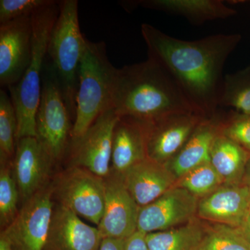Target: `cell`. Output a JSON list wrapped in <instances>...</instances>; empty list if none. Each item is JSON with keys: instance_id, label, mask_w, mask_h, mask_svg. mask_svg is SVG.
<instances>
[{"instance_id": "obj_7", "label": "cell", "mask_w": 250, "mask_h": 250, "mask_svg": "<svg viewBox=\"0 0 250 250\" xmlns=\"http://www.w3.org/2000/svg\"><path fill=\"white\" fill-rule=\"evenodd\" d=\"M54 200L98 225L104 208V179L90 171L67 166L52 178Z\"/></svg>"}, {"instance_id": "obj_26", "label": "cell", "mask_w": 250, "mask_h": 250, "mask_svg": "<svg viewBox=\"0 0 250 250\" xmlns=\"http://www.w3.org/2000/svg\"><path fill=\"white\" fill-rule=\"evenodd\" d=\"M224 185L210 162L198 166L177 180V187L183 188L200 200Z\"/></svg>"}, {"instance_id": "obj_36", "label": "cell", "mask_w": 250, "mask_h": 250, "mask_svg": "<svg viewBox=\"0 0 250 250\" xmlns=\"http://www.w3.org/2000/svg\"><path fill=\"white\" fill-rule=\"evenodd\" d=\"M247 70H248V72L250 73V66L248 67V68H247Z\"/></svg>"}, {"instance_id": "obj_2", "label": "cell", "mask_w": 250, "mask_h": 250, "mask_svg": "<svg viewBox=\"0 0 250 250\" xmlns=\"http://www.w3.org/2000/svg\"><path fill=\"white\" fill-rule=\"evenodd\" d=\"M112 101L118 116L141 121L177 113H196L168 72L149 58L117 68Z\"/></svg>"}, {"instance_id": "obj_18", "label": "cell", "mask_w": 250, "mask_h": 250, "mask_svg": "<svg viewBox=\"0 0 250 250\" xmlns=\"http://www.w3.org/2000/svg\"><path fill=\"white\" fill-rule=\"evenodd\" d=\"M223 116L218 110L211 118L204 119L182 149L166 164L177 180L198 166L210 162V148L221 131Z\"/></svg>"}, {"instance_id": "obj_33", "label": "cell", "mask_w": 250, "mask_h": 250, "mask_svg": "<svg viewBox=\"0 0 250 250\" xmlns=\"http://www.w3.org/2000/svg\"><path fill=\"white\" fill-rule=\"evenodd\" d=\"M242 184L248 185L250 184V157L247 163L246 171H245L244 177H243Z\"/></svg>"}, {"instance_id": "obj_27", "label": "cell", "mask_w": 250, "mask_h": 250, "mask_svg": "<svg viewBox=\"0 0 250 250\" xmlns=\"http://www.w3.org/2000/svg\"><path fill=\"white\" fill-rule=\"evenodd\" d=\"M197 250H250V244L238 228L216 224L207 228Z\"/></svg>"}, {"instance_id": "obj_21", "label": "cell", "mask_w": 250, "mask_h": 250, "mask_svg": "<svg viewBox=\"0 0 250 250\" xmlns=\"http://www.w3.org/2000/svg\"><path fill=\"white\" fill-rule=\"evenodd\" d=\"M250 157L246 149L220 133L210 148V164L227 185L242 184Z\"/></svg>"}, {"instance_id": "obj_28", "label": "cell", "mask_w": 250, "mask_h": 250, "mask_svg": "<svg viewBox=\"0 0 250 250\" xmlns=\"http://www.w3.org/2000/svg\"><path fill=\"white\" fill-rule=\"evenodd\" d=\"M220 134L238 143L250 154V116L233 111L224 115Z\"/></svg>"}, {"instance_id": "obj_17", "label": "cell", "mask_w": 250, "mask_h": 250, "mask_svg": "<svg viewBox=\"0 0 250 250\" xmlns=\"http://www.w3.org/2000/svg\"><path fill=\"white\" fill-rule=\"evenodd\" d=\"M122 176L125 187L140 207L152 203L177 182L167 165L149 158L130 167Z\"/></svg>"}, {"instance_id": "obj_5", "label": "cell", "mask_w": 250, "mask_h": 250, "mask_svg": "<svg viewBox=\"0 0 250 250\" xmlns=\"http://www.w3.org/2000/svg\"><path fill=\"white\" fill-rule=\"evenodd\" d=\"M59 16L51 32L47 57L57 74L72 121H75L79 71L87 39L80 30L78 1H59Z\"/></svg>"}, {"instance_id": "obj_6", "label": "cell", "mask_w": 250, "mask_h": 250, "mask_svg": "<svg viewBox=\"0 0 250 250\" xmlns=\"http://www.w3.org/2000/svg\"><path fill=\"white\" fill-rule=\"evenodd\" d=\"M52 63L46 58L41 100L36 114V139L54 164L66 156L73 126Z\"/></svg>"}, {"instance_id": "obj_30", "label": "cell", "mask_w": 250, "mask_h": 250, "mask_svg": "<svg viewBox=\"0 0 250 250\" xmlns=\"http://www.w3.org/2000/svg\"><path fill=\"white\" fill-rule=\"evenodd\" d=\"M146 233L136 231L125 241L123 250H149L146 243Z\"/></svg>"}, {"instance_id": "obj_12", "label": "cell", "mask_w": 250, "mask_h": 250, "mask_svg": "<svg viewBox=\"0 0 250 250\" xmlns=\"http://www.w3.org/2000/svg\"><path fill=\"white\" fill-rule=\"evenodd\" d=\"M199 199L174 186L152 203L141 207L137 231L147 234L189 223L197 215Z\"/></svg>"}, {"instance_id": "obj_35", "label": "cell", "mask_w": 250, "mask_h": 250, "mask_svg": "<svg viewBox=\"0 0 250 250\" xmlns=\"http://www.w3.org/2000/svg\"><path fill=\"white\" fill-rule=\"evenodd\" d=\"M248 188V192H249V202H250V184L246 185Z\"/></svg>"}, {"instance_id": "obj_34", "label": "cell", "mask_w": 250, "mask_h": 250, "mask_svg": "<svg viewBox=\"0 0 250 250\" xmlns=\"http://www.w3.org/2000/svg\"><path fill=\"white\" fill-rule=\"evenodd\" d=\"M0 250H12L9 243L2 236H0Z\"/></svg>"}, {"instance_id": "obj_11", "label": "cell", "mask_w": 250, "mask_h": 250, "mask_svg": "<svg viewBox=\"0 0 250 250\" xmlns=\"http://www.w3.org/2000/svg\"><path fill=\"white\" fill-rule=\"evenodd\" d=\"M204 119V117L190 112L143 121L147 157L166 165L182 149Z\"/></svg>"}, {"instance_id": "obj_22", "label": "cell", "mask_w": 250, "mask_h": 250, "mask_svg": "<svg viewBox=\"0 0 250 250\" xmlns=\"http://www.w3.org/2000/svg\"><path fill=\"white\" fill-rule=\"evenodd\" d=\"M207 229L195 218L177 228L147 233L146 243L149 250H197Z\"/></svg>"}, {"instance_id": "obj_32", "label": "cell", "mask_w": 250, "mask_h": 250, "mask_svg": "<svg viewBox=\"0 0 250 250\" xmlns=\"http://www.w3.org/2000/svg\"><path fill=\"white\" fill-rule=\"evenodd\" d=\"M242 235L250 244V213L246 217L243 224L238 228Z\"/></svg>"}, {"instance_id": "obj_29", "label": "cell", "mask_w": 250, "mask_h": 250, "mask_svg": "<svg viewBox=\"0 0 250 250\" xmlns=\"http://www.w3.org/2000/svg\"><path fill=\"white\" fill-rule=\"evenodd\" d=\"M54 1V0H1L0 24L31 16L37 10Z\"/></svg>"}, {"instance_id": "obj_8", "label": "cell", "mask_w": 250, "mask_h": 250, "mask_svg": "<svg viewBox=\"0 0 250 250\" xmlns=\"http://www.w3.org/2000/svg\"><path fill=\"white\" fill-rule=\"evenodd\" d=\"M55 201L52 182L20 208L13 223L1 231L0 236L12 250H43Z\"/></svg>"}, {"instance_id": "obj_15", "label": "cell", "mask_w": 250, "mask_h": 250, "mask_svg": "<svg viewBox=\"0 0 250 250\" xmlns=\"http://www.w3.org/2000/svg\"><path fill=\"white\" fill-rule=\"evenodd\" d=\"M103 240L98 228L55 202L43 250H100Z\"/></svg>"}, {"instance_id": "obj_10", "label": "cell", "mask_w": 250, "mask_h": 250, "mask_svg": "<svg viewBox=\"0 0 250 250\" xmlns=\"http://www.w3.org/2000/svg\"><path fill=\"white\" fill-rule=\"evenodd\" d=\"M104 179V208L99 231L103 239L126 240L137 231L141 207L125 187L122 174L111 170Z\"/></svg>"}, {"instance_id": "obj_13", "label": "cell", "mask_w": 250, "mask_h": 250, "mask_svg": "<svg viewBox=\"0 0 250 250\" xmlns=\"http://www.w3.org/2000/svg\"><path fill=\"white\" fill-rule=\"evenodd\" d=\"M55 164L36 137H24L16 143L13 174L21 206L52 182Z\"/></svg>"}, {"instance_id": "obj_31", "label": "cell", "mask_w": 250, "mask_h": 250, "mask_svg": "<svg viewBox=\"0 0 250 250\" xmlns=\"http://www.w3.org/2000/svg\"><path fill=\"white\" fill-rule=\"evenodd\" d=\"M125 240L105 238L102 242L100 250H123Z\"/></svg>"}, {"instance_id": "obj_16", "label": "cell", "mask_w": 250, "mask_h": 250, "mask_svg": "<svg viewBox=\"0 0 250 250\" xmlns=\"http://www.w3.org/2000/svg\"><path fill=\"white\" fill-rule=\"evenodd\" d=\"M250 213L248 187L224 184L199 200L197 215L216 224L239 228Z\"/></svg>"}, {"instance_id": "obj_4", "label": "cell", "mask_w": 250, "mask_h": 250, "mask_svg": "<svg viewBox=\"0 0 250 250\" xmlns=\"http://www.w3.org/2000/svg\"><path fill=\"white\" fill-rule=\"evenodd\" d=\"M116 70L108 58L104 42H91L87 39L79 71L71 141L82 137L104 112L113 107Z\"/></svg>"}, {"instance_id": "obj_20", "label": "cell", "mask_w": 250, "mask_h": 250, "mask_svg": "<svg viewBox=\"0 0 250 250\" xmlns=\"http://www.w3.org/2000/svg\"><path fill=\"white\" fill-rule=\"evenodd\" d=\"M136 4L185 18L194 24L232 17L236 11L220 0H141Z\"/></svg>"}, {"instance_id": "obj_23", "label": "cell", "mask_w": 250, "mask_h": 250, "mask_svg": "<svg viewBox=\"0 0 250 250\" xmlns=\"http://www.w3.org/2000/svg\"><path fill=\"white\" fill-rule=\"evenodd\" d=\"M220 106L238 114L250 116V73L247 69L225 75Z\"/></svg>"}, {"instance_id": "obj_9", "label": "cell", "mask_w": 250, "mask_h": 250, "mask_svg": "<svg viewBox=\"0 0 250 250\" xmlns=\"http://www.w3.org/2000/svg\"><path fill=\"white\" fill-rule=\"evenodd\" d=\"M119 116L113 107L104 112L84 134L70 142L68 166H78L105 178L111 170L113 131Z\"/></svg>"}, {"instance_id": "obj_24", "label": "cell", "mask_w": 250, "mask_h": 250, "mask_svg": "<svg viewBox=\"0 0 250 250\" xmlns=\"http://www.w3.org/2000/svg\"><path fill=\"white\" fill-rule=\"evenodd\" d=\"M12 161L0 159V226L1 231L9 227L20 208L19 191L12 170Z\"/></svg>"}, {"instance_id": "obj_19", "label": "cell", "mask_w": 250, "mask_h": 250, "mask_svg": "<svg viewBox=\"0 0 250 250\" xmlns=\"http://www.w3.org/2000/svg\"><path fill=\"white\" fill-rule=\"evenodd\" d=\"M147 158L144 122L131 117H119L113 131L111 170L123 174Z\"/></svg>"}, {"instance_id": "obj_14", "label": "cell", "mask_w": 250, "mask_h": 250, "mask_svg": "<svg viewBox=\"0 0 250 250\" xmlns=\"http://www.w3.org/2000/svg\"><path fill=\"white\" fill-rule=\"evenodd\" d=\"M32 16L0 24V84L9 88L21 80L32 52Z\"/></svg>"}, {"instance_id": "obj_3", "label": "cell", "mask_w": 250, "mask_h": 250, "mask_svg": "<svg viewBox=\"0 0 250 250\" xmlns=\"http://www.w3.org/2000/svg\"><path fill=\"white\" fill-rule=\"evenodd\" d=\"M59 13V1L32 15V52L29 66L21 80L8 88L18 119L16 139L36 137V114L41 100L42 74L49 38Z\"/></svg>"}, {"instance_id": "obj_1", "label": "cell", "mask_w": 250, "mask_h": 250, "mask_svg": "<svg viewBox=\"0 0 250 250\" xmlns=\"http://www.w3.org/2000/svg\"><path fill=\"white\" fill-rule=\"evenodd\" d=\"M141 34L148 58L168 72L195 113L205 118L214 116L220 108L225 62L241 36L218 34L181 40L145 23Z\"/></svg>"}, {"instance_id": "obj_25", "label": "cell", "mask_w": 250, "mask_h": 250, "mask_svg": "<svg viewBox=\"0 0 250 250\" xmlns=\"http://www.w3.org/2000/svg\"><path fill=\"white\" fill-rule=\"evenodd\" d=\"M18 119L11 97L0 91V159L13 161L17 143Z\"/></svg>"}]
</instances>
